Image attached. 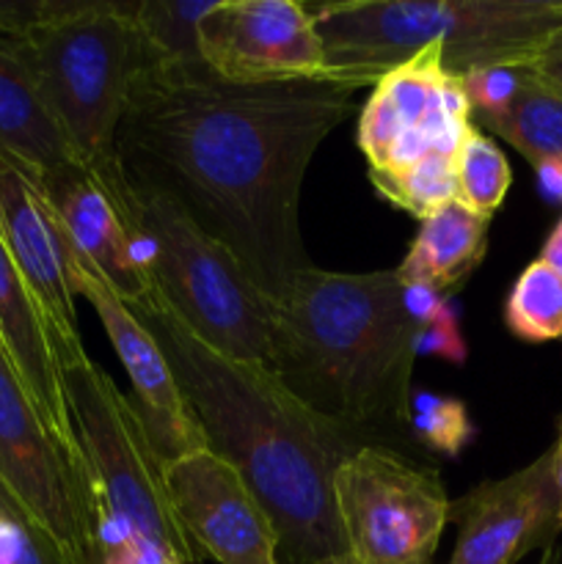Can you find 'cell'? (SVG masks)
Instances as JSON below:
<instances>
[{
	"label": "cell",
	"mask_w": 562,
	"mask_h": 564,
	"mask_svg": "<svg viewBox=\"0 0 562 564\" xmlns=\"http://www.w3.org/2000/svg\"><path fill=\"white\" fill-rule=\"evenodd\" d=\"M505 325L521 341L562 339V273L543 259L523 268L505 301Z\"/></svg>",
	"instance_id": "obj_23"
},
{
	"label": "cell",
	"mask_w": 562,
	"mask_h": 564,
	"mask_svg": "<svg viewBox=\"0 0 562 564\" xmlns=\"http://www.w3.org/2000/svg\"><path fill=\"white\" fill-rule=\"evenodd\" d=\"M325 53V80L375 86L428 47L463 77L485 66H527L562 28V0H339L306 6Z\"/></svg>",
	"instance_id": "obj_4"
},
{
	"label": "cell",
	"mask_w": 562,
	"mask_h": 564,
	"mask_svg": "<svg viewBox=\"0 0 562 564\" xmlns=\"http://www.w3.org/2000/svg\"><path fill=\"white\" fill-rule=\"evenodd\" d=\"M0 341L53 438L69 455L83 460L69 411H66L58 358H55L47 319L17 270L3 237H0Z\"/></svg>",
	"instance_id": "obj_17"
},
{
	"label": "cell",
	"mask_w": 562,
	"mask_h": 564,
	"mask_svg": "<svg viewBox=\"0 0 562 564\" xmlns=\"http://www.w3.org/2000/svg\"><path fill=\"white\" fill-rule=\"evenodd\" d=\"M534 174H538L540 193L549 202L562 204V160H549V163L534 165Z\"/></svg>",
	"instance_id": "obj_31"
},
{
	"label": "cell",
	"mask_w": 562,
	"mask_h": 564,
	"mask_svg": "<svg viewBox=\"0 0 562 564\" xmlns=\"http://www.w3.org/2000/svg\"><path fill=\"white\" fill-rule=\"evenodd\" d=\"M490 218L450 202L422 220L397 273L408 284H428L441 295L461 290L488 251Z\"/></svg>",
	"instance_id": "obj_19"
},
{
	"label": "cell",
	"mask_w": 562,
	"mask_h": 564,
	"mask_svg": "<svg viewBox=\"0 0 562 564\" xmlns=\"http://www.w3.org/2000/svg\"><path fill=\"white\" fill-rule=\"evenodd\" d=\"M0 482L69 551L94 564L97 496L83 460L64 449L39 416L0 341Z\"/></svg>",
	"instance_id": "obj_9"
},
{
	"label": "cell",
	"mask_w": 562,
	"mask_h": 564,
	"mask_svg": "<svg viewBox=\"0 0 562 564\" xmlns=\"http://www.w3.org/2000/svg\"><path fill=\"white\" fill-rule=\"evenodd\" d=\"M132 312L169 358L207 449L240 474L273 521L279 564H320L347 554L334 477L364 446L356 444L358 430L309 411L268 367L215 350L160 292Z\"/></svg>",
	"instance_id": "obj_2"
},
{
	"label": "cell",
	"mask_w": 562,
	"mask_h": 564,
	"mask_svg": "<svg viewBox=\"0 0 562 564\" xmlns=\"http://www.w3.org/2000/svg\"><path fill=\"white\" fill-rule=\"evenodd\" d=\"M334 501L347 554L361 564H428L452 505L433 468H417L375 444L342 463Z\"/></svg>",
	"instance_id": "obj_8"
},
{
	"label": "cell",
	"mask_w": 562,
	"mask_h": 564,
	"mask_svg": "<svg viewBox=\"0 0 562 564\" xmlns=\"http://www.w3.org/2000/svg\"><path fill=\"white\" fill-rule=\"evenodd\" d=\"M119 209L154 290L171 312L215 350L270 369V297L253 284L235 253L204 235L160 193L127 185Z\"/></svg>",
	"instance_id": "obj_7"
},
{
	"label": "cell",
	"mask_w": 562,
	"mask_h": 564,
	"mask_svg": "<svg viewBox=\"0 0 562 564\" xmlns=\"http://www.w3.org/2000/svg\"><path fill=\"white\" fill-rule=\"evenodd\" d=\"M171 507L187 540L218 564H279L273 521L240 474L209 449L163 466Z\"/></svg>",
	"instance_id": "obj_12"
},
{
	"label": "cell",
	"mask_w": 562,
	"mask_h": 564,
	"mask_svg": "<svg viewBox=\"0 0 562 564\" xmlns=\"http://www.w3.org/2000/svg\"><path fill=\"white\" fill-rule=\"evenodd\" d=\"M527 66H485L461 77L463 91H466L468 105H472V121L496 116L512 102L518 88L523 86Z\"/></svg>",
	"instance_id": "obj_27"
},
{
	"label": "cell",
	"mask_w": 562,
	"mask_h": 564,
	"mask_svg": "<svg viewBox=\"0 0 562 564\" xmlns=\"http://www.w3.org/2000/svg\"><path fill=\"white\" fill-rule=\"evenodd\" d=\"M66 411L97 496V534L121 540L138 564H202L171 507L163 457L141 413L88 352L58 361Z\"/></svg>",
	"instance_id": "obj_6"
},
{
	"label": "cell",
	"mask_w": 562,
	"mask_h": 564,
	"mask_svg": "<svg viewBox=\"0 0 562 564\" xmlns=\"http://www.w3.org/2000/svg\"><path fill=\"white\" fill-rule=\"evenodd\" d=\"M94 564H138V560L127 543H121V540L116 538H108V534H97V554H94Z\"/></svg>",
	"instance_id": "obj_30"
},
{
	"label": "cell",
	"mask_w": 562,
	"mask_h": 564,
	"mask_svg": "<svg viewBox=\"0 0 562 564\" xmlns=\"http://www.w3.org/2000/svg\"><path fill=\"white\" fill-rule=\"evenodd\" d=\"M198 50L229 83L325 80L317 25L295 0H215L198 22Z\"/></svg>",
	"instance_id": "obj_11"
},
{
	"label": "cell",
	"mask_w": 562,
	"mask_h": 564,
	"mask_svg": "<svg viewBox=\"0 0 562 564\" xmlns=\"http://www.w3.org/2000/svg\"><path fill=\"white\" fill-rule=\"evenodd\" d=\"M50 207L64 229L72 253L105 281L127 306L154 297V284L132 242L130 226L102 182L83 163L39 174Z\"/></svg>",
	"instance_id": "obj_16"
},
{
	"label": "cell",
	"mask_w": 562,
	"mask_h": 564,
	"mask_svg": "<svg viewBox=\"0 0 562 564\" xmlns=\"http://www.w3.org/2000/svg\"><path fill=\"white\" fill-rule=\"evenodd\" d=\"M320 564H361V562H358L356 556H353V554H342V556H334V560L320 562Z\"/></svg>",
	"instance_id": "obj_35"
},
{
	"label": "cell",
	"mask_w": 562,
	"mask_h": 564,
	"mask_svg": "<svg viewBox=\"0 0 562 564\" xmlns=\"http://www.w3.org/2000/svg\"><path fill=\"white\" fill-rule=\"evenodd\" d=\"M215 0H143L136 3V22L141 31L147 64H196L198 22Z\"/></svg>",
	"instance_id": "obj_22"
},
{
	"label": "cell",
	"mask_w": 562,
	"mask_h": 564,
	"mask_svg": "<svg viewBox=\"0 0 562 564\" xmlns=\"http://www.w3.org/2000/svg\"><path fill=\"white\" fill-rule=\"evenodd\" d=\"M72 286H75L77 297H86L91 303L94 314L102 323L105 334L130 378L132 391H136L132 402H136L149 438L163 463L176 460L187 452L207 449L196 416L187 408L180 383L169 367V358L160 350L152 330L75 253H72Z\"/></svg>",
	"instance_id": "obj_15"
},
{
	"label": "cell",
	"mask_w": 562,
	"mask_h": 564,
	"mask_svg": "<svg viewBox=\"0 0 562 564\" xmlns=\"http://www.w3.org/2000/svg\"><path fill=\"white\" fill-rule=\"evenodd\" d=\"M540 259L562 273V218L556 220V226L549 231V237H545L543 248H540Z\"/></svg>",
	"instance_id": "obj_32"
},
{
	"label": "cell",
	"mask_w": 562,
	"mask_h": 564,
	"mask_svg": "<svg viewBox=\"0 0 562 564\" xmlns=\"http://www.w3.org/2000/svg\"><path fill=\"white\" fill-rule=\"evenodd\" d=\"M0 237L47 319L55 358L64 361L86 350L77 330L72 248L44 196L39 171L9 158H0Z\"/></svg>",
	"instance_id": "obj_13"
},
{
	"label": "cell",
	"mask_w": 562,
	"mask_h": 564,
	"mask_svg": "<svg viewBox=\"0 0 562 564\" xmlns=\"http://www.w3.org/2000/svg\"><path fill=\"white\" fill-rule=\"evenodd\" d=\"M270 372L317 416L350 430L408 427L419 325L395 270L306 268L270 301Z\"/></svg>",
	"instance_id": "obj_3"
},
{
	"label": "cell",
	"mask_w": 562,
	"mask_h": 564,
	"mask_svg": "<svg viewBox=\"0 0 562 564\" xmlns=\"http://www.w3.org/2000/svg\"><path fill=\"white\" fill-rule=\"evenodd\" d=\"M450 521L457 523L450 564H518L554 543L562 529L551 449L510 477L474 485L452 501Z\"/></svg>",
	"instance_id": "obj_14"
},
{
	"label": "cell",
	"mask_w": 562,
	"mask_h": 564,
	"mask_svg": "<svg viewBox=\"0 0 562 564\" xmlns=\"http://www.w3.org/2000/svg\"><path fill=\"white\" fill-rule=\"evenodd\" d=\"M439 356L452 364H463L468 356L466 339L461 334V323H435L424 325L417 334V358Z\"/></svg>",
	"instance_id": "obj_28"
},
{
	"label": "cell",
	"mask_w": 562,
	"mask_h": 564,
	"mask_svg": "<svg viewBox=\"0 0 562 564\" xmlns=\"http://www.w3.org/2000/svg\"><path fill=\"white\" fill-rule=\"evenodd\" d=\"M527 72L540 83V86H545L551 94H556V97L562 99V28H556V31L545 39L543 47L538 50V55L527 64Z\"/></svg>",
	"instance_id": "obj_29"
},
{
	"label": "cell",
	"mask_w": 562,
	"mask_h": 564,
	"mask_svg": "<svg viewBox=\"0 0 562 564\" xmlns=\"http://www.w3.org/2000/svg\"><path fill=\"white\" fill-rule=\"evenodd\" d=\"M538 564H562V551H560V545H556V543L545 545L543 554H540Z\"/></svg>",
	"instance_id": "obj_34"
},
{
	"label": "cell",
	"mask_w": 562,
	"mask_h": 564,
	"mask_svg": "<svg viewBox=\"0 0 562 564\" xmlns=\"http://www.w3.org/2000/svg\"><path fill=\"white\" fill-rule=\"evenodd\" d=\"M0 564H86L69 554L0 482Z\"/></svg>",
	"instance_id": "obj_25"
},
{
	"label": "cell",
	"mask_w": 562,
	"mask_h": 564,
	"mask_svg": "<svg viewBox=\"0 0 562 564\" xmlns=\"http://www.w3.org/2000/svg\"><path fill=\"white\" fill-rule=\"evenodd\" d=\"M77 160L116 198L127 185L116 154L130 88L147 64L136 3L55 0L17 42Z\"/></svg>",
	"instance_id": "obj_5"
},
{
	"label": "cell",
	"mask_w": 562,
	"mask_h": 564,
	"mask_svg": "<svg viewBox=\"0 0 562 564\" xmlns=\"http://www.w3.org/2000/svg\"><path fill=\"white\" fill-rule=\"evenodd\" d=\"M17 42L0 39V158L17 160L39 174L80 163L50 113Z\"/></svg>",
	"instance_id": "obj_18"
},
{
	"label": "cell",
	"mask_w": 562,
	"mask_h": 564,
	"mask_svg": "<svg viewBox=\"0 0 562 564\" xmlns=\"http://www.w3.org/2000/svg\"><path fill=\"white\" fill-rule=\"evenodd\" d=\"M474 130L461 77L428 47L372 86L358 119V147L369 169H397L430 152H457Z\"/></svg>",
	"instance_id": "obj_10"
},
{
	"label": "cell",
	"mask_w": 562,
	"mask_h": 564,
	"mask_svg": "<svg viewBox=\"0 0 562 564\" xmlns=\"http://www.w3.org/2000/svg\"><path fill=\"white\" fill-rule=\"evenodd\" d=\"M474 127L496 132L501 141L518 149L532 169L549 160H562V99L540 86L529 72L512 102L501 113L477 119Z\"/></svg>",
	"instance_id": "obj_20"
},
{
	"label": "cell",
	"mask_w": 562,
	"mask_h": 564,
	"mask_svg": "<svg viewBox=\"0 0 562 564\" xmlns=\"http://www.w3.org/2000/svg\"><path fill=\"white\" fill-rule=\"evenodd\" d=\"M356 91L331 80L229 83L204 61L143 64L116 154L130 185L174 202L275 301L312 268L303 180Z\"/></svg>",
	"instance_id": "obj_1"
},
{
	"label": "cell",
	"mask_w": 562,
	"mask_h": 564,
	"mask_svg": "<svg viewBox=\"0 0 562 564\" xmlns=\"http://www.w3.org/2000/svg\"><path fill=\"white\" fill-rule=\"evenodd\" d=\"M510 163L488 135L474 127L455 158V202L494 218L510 191Z\"/></svg>",
	"instance_id": "obj_24"
},
{
	"label": "cell",
	"mask_w": 562,
	"mask_h": 564,
	"mask_svg": "<svg viewBox=\"0 0 562 564\" xmlns=\"http://www.w3.org/2000/svg\"><path fill=\"white\" fill-rule=\"evenodd\" d=\"M455 158L457 152H430L397 169H369V182L386 202L424 220L455 202Z\"/></svg>",
	"instance_id": "obj_21"
},
{
	"label": "cell",
	"mask_w": 562,
	"mask_h": 564,
	"mask_svg": "<svg viewBox=\"0 0 562 564\" xmlns=\"http://www.w3.org/2000/svg\"><path fill=\"white\" fill-rule=\"evenodd\" d=\"M408 430L419 446L446 457L461 455L474 438L466 405L455 397L430 394V391H413L411 394Z\"/></svg>",
	"instance_id": "obj_26"
},
{
	"label": "cell",
	"mask_w": 562,
	"mask_h": 564,
	"mask_svg": "<svg viewBox=\"0 0 562 564\" xmlns=\"http://www.w3.org/2000/svg\"><path fill=\"white\" fill-rule=\"evenodd\" d=\"M551 457H554V485H556V499H560V529H562V419L556 427V441L551 446Z\"/></svg>",
	"instance_id": "obj_33"
}]
</instances>
